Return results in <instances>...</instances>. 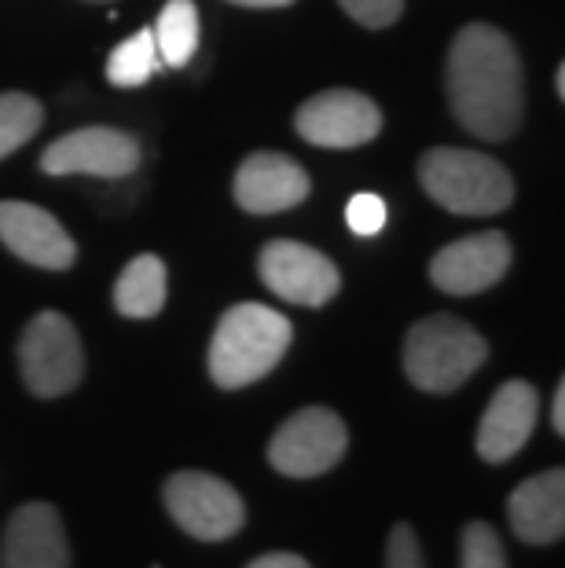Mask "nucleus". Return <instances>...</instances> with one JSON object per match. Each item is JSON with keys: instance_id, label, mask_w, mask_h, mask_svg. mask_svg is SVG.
Here are the masks:
<instances>
[{"instance_id": "6e6552de", "label": "nucleus", "mask_w": 565, "mask_h": 568, "mask_svg": "<svg viewBox=\"0 0 565 568\" xmlns=\"http://www.w3.org/2000/svg\"><path fill=\"white\" fill-rule=\"evenodd\" d=\"M258 272L275 297L291 301V305H302V308L327 305L342 290V275L334 268V261L305 243H294V239H272V243L261 250Z\"/></svg>"}, {"instance_id": "39448f33", "label": "nucleus", "mask_w": 565, "mask_h": 568, "mask_svg": "<svg viewBox=\"0 0 565 568\" xmlns=\"http://www.w3.org/2000/svg\"><path fill=\"white\" fill-rule=\"evenodd\" d=\"M19 371L33 396H67L85 374L81 337L63 312H41L19 337Z\"/></svg>"}, {"instance_id": "ddd939ff", "label": "nucleus", "mask_w": 565, "mask_h": 568, "mask_svg": "<svg viewBox=\"0 0 565 568\" xmlns=\"http://www.w3.org/2000/svg\"><path fill=\"white\" fill-rule=\"evenodd\" d=\"M536 415H539V396L533 385L522 378L503 382L496 396H492V404L485 407V415H481L477 455L492 466L511 463L528 444V437H533Z\"/></svg>"}, {"instance_id": "0eeeda50", "label": "nucleus", "mask_w": 565, "mask_h": 568, "mask_svg": "<svg viewBox=\"0 0 565 568\" xmlns=\"http://www.w3.org/2000/svg\"><path fill=\"white\" fill-rule=\"evenodd\" d=\"M345 447L349 429L331 407H302L275 429L269 463L283 477H320L342 463Z\"/></svg>"}, {"instance_id": "bb28decb", "label": "nucleus", "mask_w": 565, "mask_h": 568, "mask_svg": "<svg viewBox=\"0 0 565 568\" xmlns=\"http://www.w3.org/2000/svg\"><path fill=\"white\" fill-rule=\"evenodd\" d=\"M228 4H239V8H291L294 0H228Z\"/></svg>"}, {"instance_id": "dca6fc26", "label": "nucleus", "mask_w": 565, "mask_h": 568, "mask_svg": "<svg viewBox=\"0 0 565 568\" xmlns=\"http://www.w3.org/2000/svg\"><path fill=\"white\" fill-rule=\"evenodd\" d=\"M511 528L522 542L547 547L565 536V474L562 469H544V474L522 480L511 491L507 503Z\"/></svg>"}, {"instance_id": "412c9836", "label": "nucleus", "mask_w": 565, "mask_h": 568, "mask_svg": "<svg viewBox=\"0 0 565 568\" xmlns=\"http://www.w3.org/2000/svg\"><path fill=\"white\" fill-rule=\"evenodd\" d=\"M463 568H507V554L492 525L474 521L463 528Z\"/></svg>"}, {"instance_id": "6ab92c4d", "label": "nucleus", "mask_w": 565, "mask_h": 568, "mask_svg": "<svg viewBox=\"0 0 565 568\" xmlns=\"http://www.w3.org/2000/svg\"><path fill=\"white\" fill-rule=\"evenodd\" d=\"M159 70H162V55H159V48H154L151 27L132 33V38L118 44L111 59H107V81L118 84V89H140V84H148Z\"/></svg>"}, {"instance_id": "f257e3e1", "label": "nucleus", "mask_w": 565, "mask_h": 568, "mask_svg": "<svg viewBox=\"0 0 565 568\" xmlns=\"http://www.w3.org/2000/svg\"><path fill=\"white\" fill-rule=\"evenodd\" d=\"M452 114L477 140H507L525 114L522 55L503 30L471 22L455 33L444 67Z\"/></svg>"}, {"instance_id": "4be33fe9", "label": "nucleus", "mask_w": 565, "mask_h": 568, "mask_svg": "<svg viewBox=\"0 0 565 568\" xmlns=\"http://www.w3.org/2000/svg\"><path fill=\"white\" fill-rule=\"evenodd\" d=\"M349 19H356L367 30H386L401 19L404 0H339Z\"/></svg>"}, {"instance_id": "c85d7f7f", "label": "nucleus", "mask_w": 565, "mask_h": 568, "mask_svg": "<svg viewBox=\"0 0 565 568\" xmlns=\"http://www.w3.org/2000/svg\"><path fill=\"white\" fill-rule=\"evenodd\" d=\"M95 4H100V0H95Z\"/></svg>"}, {"instance_id": "f3484780", "label": "nucleus", "mask_w": 565, "mask_h": 568, "mask_svg": "<svg viewBox=\"0 0 565 568\" xmlns=\"http://www.w3.org/2000/svg\"><path fill=\"white\" fill-rule=\"evenodd\" d=\"M165 305V264L154 253H140L114 283V308L125 320H151Z\"/></svg>"}, {"instance_id": "aec40b11", "label": "nucleus", "mask_w": 565, "mask_h": 568, "mask_svg": "<svg viewBox=\"0 0 565 568\" xmlns=\"http://www.w3.org/2000/svg\"><path fill=\"white\" fill-rule=\"evenodd\" d=\"M41 125H44V106L33 95L27 92L0 95V162L38 136Z\"/></svg>"}, {"instance_id": "4468645a", "label": "nucleus", "mask_w": 565, "mask_h": 568, "mask_svg": "<svg viewBox=\"0 0 565 568\" xmlns=\"http://www.w3.org/2000/svg\"><path fill=\"white\" fill-rule=\"evenodd\" d=\"M312 191V180L302 165L286 154L275 151H258L239 165L235 173V202L246 213H283L302 205Z\"/></svg>"}, {"instance_id": "393cba45", "label": "nucleus", "mask_w": 565, "mask_h": 568, "mask_svg": "<svg viewBox=\"0 0 565 568\" xmlns=\"http://www.w3.org/2000/svg\"><path fill=\"white\" fill-rule=\"evenodd\" d=\"M246 568H312L302 554H261L258 561H250Z\"/></svg>"}, {"instance_id": "cd10ccee", "label": "nucleus", "mask_w": 565, "mask_h": 568, "mask_svg": "<svg viewBox=\"0 0 565 568\" xmlns=\"http://www.w3.org/2000/svg\"><path fill=\"white\" fill-rule=\"evenodd\" d=\"M558 100H562V95H565V63H558Z\"/></svg>"}, {"instance_id": "a211bd4d", "label": "nucleus", "mask_w": 565, "mask_h": 568, "mask_svg": "<svg viewBox=\"0 0 565 568\" xmlns=\"http://www.w3.org/2000/svg\"><path fill=\"white\" fill-rule=\"evenodd\" d=\"M154 33V48L162 55V67H188L191 55L199 48V8L191 0H170L162 8L159 22L151 27Z\"/></svg>"}, {"instance_id": "423d86ee", "label": "nucleus", "mask_w": 565, "mask_h": 568, "mask_svg": "<svg viewBox=\"0 0 565 568\" xmlns=\"http://www.w3.org/2000/svg\"><path fill=\"white\" fill-rule=\"evenodd\" d=\"M165 510L170 517L202 542L232 539L246 525V506L228 480L202 474V469H180L165 480Z\"/></svg>"}, {"instance_id": "1a4fd4ad", "label": "nucleus", "mask_w": 565, "mask_h": 568, "mask_svg": "<svg viewBox=\"0 0 565 568\" xmlns=\"http://www.w3.org/2000/svg\"><path fill=\"white\" fill-rule=\"evenodd\" d=\"M140 140L129 136L122 129H107V125H89L78 132H67L56 143H48L41 154V169L48 176H129L140 169Z\"/></svg>"}, {"instance_id": "9b49d317", "label": "nucleus", "mask_w": 565, "mask_h": 568, "mask_svg": "<svg viewBox=\"0 0 565 568\" xmlns=\"http://www.w3.org/2000/svg\"><path fill=\"white\" fill-rule=\"evenodd\" d=\"M514 261L511 239L503 232H477L460 243H448L430 261V280L437 290L455 297H474L481 290H492L507 275Z\"/></svg>"}, {"instance_id": "9d476101", "label": "nucleus", "mask_w": 565, "mask_h": 568, "mask_svg": "<svg viewBox=\"0 0 565 568\" xmlns=\"http://www.w3.org/2000/svg\"><path fill=\"white\" fill-rule=\"evenodd\" d=\"M294 129L302 132L316 148H360L371 143L382 132V111L375 100H367L364 92L353 89H327L302 103V111L294 114Z\"/></svg>"}, {"instance_id": "2eb2a0df", "label": "nucleus", "mask_w": 565, "mask_h": 568, "mask_svg": "<svg viewBox=\"0 0 565 568\" xmlns=\"http://www.w3.org/2000/svg\"><path fill=\"white\" fill-rule=\"evenodd\" d=\"M0 568H70L63 517L48 503H27L11 514L0 542Z\"/></svg>"}, {"instance_id": "b1692460", "label": "nucleus", "mask_w": 565, "mask_h": 568, "mask_svg": "<svg viewBox=\"0 0 565 568\" xmlns=\"http://www.w3.org/2000/svg\"><path fill=\"white\" fill-rule=\"evenodd\" d=\"M386 568H426L423 565V547H418L415 531L407 525H393V531H390Z\"/></svg>"}, {"instance_id": "a878e982", "label": "nucleus", "mask_w": 565, "mask_h": 568, "mask_svg": "<svg viewBox=\"0 0 565 568\" xmlns=\"http://www.w3.org/2000/svg\"><path fill=\"white\" fill-rule=\"evenodd\" d=\"M551 426L555 433H565V382H558L555 400H551Z\"/></svg>"}, {"instance_id": "20e7f679", "label": "nucleus", "mask_w": 565, "mask_h": 568, "mask_svg": "<svg viewBox=\"0 0 565 568\" xmlns=\"http://www.w3.org/2000/svg\"><path fill=\"white\" fill-rule=\"evenodd\" d=\"M488 359V342L455 316L418 320L404 337V374L423 393H455Z\"/></svg>"}, {"instance_id": "f8f14e48", "label": "nucleus", "mask_w": 565, "mask_h": 568, "mask_svg": "<svg viewBox=\"0 0 565 568\" xmlns=\"http://www.w3.org/2000/svg\"><path fill=\"white\" fill-rule=\"evenodd\" d=\"M0 243L19 261L48 272H67L78 261V246L67 227L33 202H0Z\"/></svg>"}, {"instance_id": "f03ea898", "label": "nucleus", "mask_w": 565, "mask_h": 568, "mask_svg": "<svg viewBox=\"0 0 565 568\" xmlns=\"http://www.w3.org/2000/svg\"><path fill=\"white\" fill-rule=\"evenodd\" d=\"M294 342V326L283 312L269 305L228 308L210 342V378L221 389H246L280 367Z\"/></svg>"}, {"instance_id": "5701e85b", "label": "nucleus", "mask_w": 565, "mask_h": 568, "mask_svg": "<svg viewBox=\"0 0 565 568\" xmlns=\"http://www.w3.org/2000/svg\"><path fill=\"white\" fill-rule=\"evenodd\" d=\"M345 221L356 235H379L386 227V202L379 195H353V202L345 205Z\"/></svg>"}, {"instance_id": "7ed1b4c3", "label": "nucleus", "mask_w": 565, "mask_h": 568, "mask_svg": "<svg viewBox=\"0 0 565 568\" xmlns=\"http://www.w3.org/2000/svg\"><path fill=\"white\" fill-rule=\"evenodd\" d=\"M418 184L437 205L460 216H492L514 202V180L507 165L481 151H426L418 162Z\"/></svg>"}]
</instances>
